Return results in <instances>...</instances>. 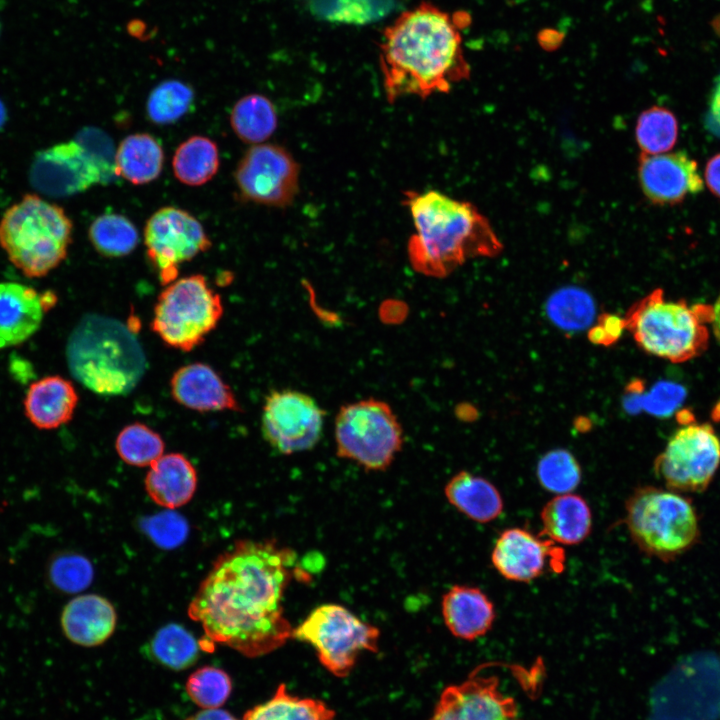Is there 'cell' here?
Here are the masks:
<instances>
[{"mask_svg": "<svg viewBox=\"0 0 720 720\" xmlns=\"http://www.w3.org/2000/svg\"><path fill=\"white\" fill-rule=\"evenodd\" d=\"M625 329L624 317L604 313L589 328L588 339L596 345L610 346L618 341Z\"/></svg>", "mask_w": 720, "mask_h": 720, "instance_id": "cell-44", "label": "cell"}, {"mask_svg": "<svg viewBox=\"0 0 720 720\" xmlns=\"http://www.w3.org/2000/svg\"><path fill=\"white\" fill-rule=\"evenodd\" d=\"M164 151L159 141L148 133L126 136L115 152V173L134 185L147 184L160 175Z\"/></svg>", "mask_w": 720, "mask_h": 720, "instance_id": "cell-27", "label": "cell"}, {"mask_svg": "<svg viewBox=\"0 0 720 720\" xmlns=\"http://www.w3.org/2000/svg\"><path fill=\"white\" fill-rule=\"evenodd\" d=\"M542 533L559 545L582 543L592 530V512L578 494L555 495L541 509Z\"/></svg>", "mask_w": 720, "mask_h": 720, "instance_id": "cell-25", "label": "cell"}, {"mask_svg": "<svg viewBox=\"0 0 720 720\" xmlns=\"http://www.w3.org/2000/svg\"><path fill=\"white\" fill-rule=\"evenodd\" d=\"M75 140L95 158L109 182L115 173V152L110 138L97 128L82 129Z\"/></svg>", "mask_w": 720, "mask_h": 720, "instance_id": "cell-43", "label": "cell"}, {"mask_svg": "<svg viewBox=\"0 0 720 720\" xmlns=\"http://www.w3.org/2000/svg\"><path fill=\"white\" fill-rule=\"evenodd\" d=\"M704 125L711 134L720 138V74L714 82L709 97Z\"/></svg>", "mask_w": 720, "mask_h": 720, "instance_id": "cell-45", "label": "cell"}, {"mask_svg": "<svg viewBox=\"0 0 720 720\" xmlns=\"http://www.w3.org/2000/svg\"><path fill=\"white\" fill-rule=\"evenodd\" d=\"M187 720H238L228 711L214 708V709H203L202 711L191 716Z\"/></svg>", "mask_w": 720, "mask_h": 720, "instance_id": "cell-48", "label": "cell"}, {"mask_svg": "<svg viewBox=\"0 0 720 720\" xmlns=\"http://www.w3.org/2000/svg\"><path fill=\"white\" fill-rule=\"evenodd\" d=\"M644 383L640 379H634L625 389L623 407L629 414H638L641 411V399L644 393Z\"/></svg>", "mask_w": 720, "mask_h": 720, "instance_id": "cell-46", "label": "cell"}, {"mask_svg": "<svg viewBox=\"0 0 720 720\" xmlns=\"http://www.w3.org/2000/svg\"><path fill=\"white\" fill-rule=\"evenodd\" d=\"M46 311L42 295L32 287L0 283V349L30 338L39 329Z\"/></svg>", "mask_w": 720, "mask_h": 720, "instance_id": "cell-21", "label": "cell"}, {"mask_svg": "<svg viewBox=\"0 0 720 720\" xmlns=\"http://www.w3.org/2000/svg\"><path fill=\"white\" fill-rule=\"evenodd\" d=\"M48 581L57 591L75 594L87 589L94 577L89 559L75 552L55 555L48 564Z\"/></svg>", "mask_w": 720, "mask_h": 720, "instance_id": "cell-39", "label": "cell"}, {"mask_svg": "<svg viewBox=\"0 0 720 720\" xmlns=\"http://www.w3.org/2000/svg\"><path fill=\"white\" fill-rule=\"evenodd\" d=\"M117 613L112 603L97 594H82L63 608L60 624L66 638L83 647L103 644L114 633Z\"/></svg>", "mask_w": 720, "mask_h": 720, "instance_id": "cell-20", "label": "cell"}, {"mask_svg": "<svg viewBox=\"0 0 720 720\" xmlns=\"http://www.w3.org/2000/svg\"><path fill=\"white\" fill-rule=\"evenodd\" d=\"M143 527L152 541L165 549L182 544L189 530L186 520L169 509L147 519Z\"/></svg>", "mask_w": 720, "mask_h": 720, "instance_id": "cell-41", "label": "cell"}, {"mask_svg": "<svg viewBox=\"0 0 720 720\" xmlns=\"http://www.w3.org/2000/svg\"><path fill=\"white\" fill-rule=\"evenodd\" d=\"M448 502L469 519L489 523L503 512L501 493L486 478L469 471H460L444 487Z\"/></svg>", "mask_w": 720, "mask_h": 720, "instance_id": "cell-26", "label": "cell"}, {"mask_svg": "<svg viewBox=\"0 0 720 720\" xmlns=\"http://www.w3.org/2000/svg\"><path fill=\"white\" fill-rule=\"evenodd\" d=\"M380 631L339 604H322L293 629L292 638L311 645L333 675L346 677L363 651L376 652Z\"/></svg>", "mask_w": 720, "mask_h": 720, "instance_id": "cell-10", "label": "cell"}, {"mask_svg": "<svg viewBox=\"0 0 720 720\" xmlns=\"http://www.w3.org/2000/svg\"><path fill=\"white\" fill-rule=\"evenodd\" d=\"M393 0H309L320 17L334 22L364 24L379 19Z\"/></svg>", "mask_w": 720, "mask_h": 720, "instance_id": "cell-38", "label": "cell"}, {"mask_svg": "<svg viewBox=\"0 0 720 720\" xmlns=\"http://www.w3.org/2000/svg\"><path fill=\"white\" fill-rule=\"evenodd\" d=\"M149 467L145 490L156 504L174 510L192 499L197 488V472L183 454H163Z\"/></svg>", "mask_w": 720, "mask_h": 720, "instance_id": "cell-24", "label": "cell"}, {"mask_svg": "<svg viewBox=\"0 0 720 720\" xmlns=\"http://www.w3.org/2000/svg\"><path fill=\"white\" fill-rule=\"evenodd\" d=\"M711 323H712L714 335H715L716 339L718 340V342L720 343V295L717 298V300L714 304V307H712Z\"/></svg>", "mask_w": 720, "mask_h": 720, "instance_id": "cell-49", "label": "cell"}, {"mask_svg": "<svg viewBox=\"0 0 720 720\" xmlns=\"http://www.w3.org/2000/svg\"><path fill=\"white\" fill-rule=\"evenodd\" d=\"M296 554L274 540L242 539L219 555L188 606L207 641L259 657L292 638L283 596Z\"/></svg>", "mask_w": 720, "mask_h": 720, "instance_id": "cell-1", "label": "cell"}, {"mask_svg": "<svg viewBox=\"0 0 720 720\" xmlns=\"http://www.w3.org/2000/svg\"><path fill=\"white\" fill-rule=\"evenodd\" d=\"M335 711L321 700L299 698L280 684L266 702L249 709L243 720H333Z\"/></svg>", "mask_w": 720, "mask_h": 720, "instance_id": "cell-30", "label": "cell"}, {"mask_svg": "<svg viewBox=\"0 0 720 720\" xmlns=\"http://www.w3.org/2000/svg\"><path fill=\"white\" fill-rule=\"evenodd\" d=\"M545 311L550 321L566 332L590 328L596 317L593 297L576 286H566L554 291L546 301Z\"/></svg>", "mask_w": 720, "mask_h": 720, "instance_id": "cell-31", "label": "cell"}, {"mask_svg": "<svg viewBox=\"0 0 720 720\" xmlns=\"http://www.w3.org/2000/svg\"><path fill=\"white\" fill-rule=\"evenodd\" d=\"M720 467V438L708 423L680 427L655 458L654 472L666 488L704 492Z\"/></svg>", "mask_w": 720, "mask_h": 720, "instance_id": "cell-11", "label": "cell"}, {"mask_svg": "<svg viewBox=\"0 0 720 720\" xmlns=\"http://www.w3.org/2000/svg\"><path fill=\"white\" fill-rule=\"evenodd\" d=\"M147 257L162 284L176 280L179 266L211 247L202 224L189 212L166 206L155 211L144 229Z\"/></svg>", "mask_w": 720, "mask_h": 720, "instance_id": "cell-14", "label": "cell"}, {"mask_svg": "<svg viewBox=\"0 0 720 720\" xmlns=\"http://www.w3.org/2000/svg\"><path fill=\"white\" fill-rule=\"evenodd\" d=\"M175 177L188 186H201L210 181L219 169L217 144L208 137L195 135L182 142L173 155Z\"/></svg>", "mask_w": 720, "mask_h": 720, "instance_id": "cell-28", "label": "cell"}, {"mask_svg": "<svg viewBox=\"0 0 720 720\" xmlns=\"http://www.w3.org/2000/svg\"><path fill=\"white\" fill-rule=\"evenodd\" d=\"M88 237L95 250L109 258L129 255L139 242L133 222L118 213H105L95 218L89 226Z\"/></svg>", "mask_w": 720, "mask_h": 720, "instance_id": "cell-32", "label": "cell"}, {"mask_svg": "<svg viewBox=\"0 0 720 720\" xmlns=\"http://www.w3.org/2000/svg\"><path fill=\"white\" fill-rule=\"evenodd\" d=\"M6 120H7V110L5 108L4 103L0 99V129L4 126Z\"/></svg>", "mask_w": 720, "mask_h": 720, "instance_id": "cell-50", "label": "cell"}, {"mask_svg": "<svg viewBox=\"0 0 720 720\" xmlns=\"http://www.w3.org/2000/svg\"><path fill=\"white\" fill-rule=\"evenodd\" d=\"M194 91L185 82L176 79L159 83L150 92L146 112L151 122L167 125L182 118L194 102Z\"/></svg>", "mask_w": 720, "mask_h": 720, "instance_id": "cell-35", "label": "cell"}, {"mask_svg": "<svg viewBox=\"0 0 720 720\" xmlns=\"http://www.w3.org/2000/svg\"><path fill=\"white\" fill-rule=\"evenodd\" d=\"M170 388L177 403L194 411L241 410L229 385L205 363L196 362L180 367L171 377Z\"/></svg>", "mask_w": 720, "mask_h": 720, "instance_id": "cell-19", "label": "cell"}, {"mask_svg": "<svg viewBox=\"0 0 720 720\" xmlns=\"http://www.w3.org/2000/svg\"><path fill=\"white\" fill-rule=\"evenodd\" d=\"M223 315L221 297L201 274L174 280L159 294L152 330L170 347L191 351L218 325Z\"/></svg>", "mask_w": 720, "mask_h": 720, "instance_id": "cell-9", "label": "cell"}, {"mask_svg": "<svg viewBox=\"0 0 720 720\" xmlns=\"http://www.w3.org/2000/svg\"><path fill=\"white\" fill-rule=\"evenodd\" d=\"M23 403L26 417L35 427L51 430L71 420L78 395L69 380L51 375L30 384Z\"/></svg>", "mask_w": 720, "mask_h": 720, "instance_id": "cell-23", "label": "cell"}, {"mask_svg": "<svg viewBox=\"0 0 720 720\" xmlns=\"http://www.w3.org/2000/svg\"><path fill=\"white\" fill-rule=\"evenodd\" d=\"M31 185L51 197H67L109 180L95 158L75 139L39 151L30 168Z\"/></svg>", "mask_w": 720, "mask_h": 720, "instance_id": "cell-15", "label": "cell"}, {"mask_svg": "<svg viewBox=\"0 0 720 720\" xmlns=\"http://www.w3.org/2000/svg\"><path fill=\"white\" fill-rule=\"evenodd\" d=\"M200 649L195 637L186 628L175 623L160 628L150 643L154 659L176 671L191 667L198 660Z\"/></svg>", "mask_w": 720, "mask_h": 720, "instance_id": "cell-33", "label": "cell"}, {"mask_svg": "<svg viewBox=\"0 0 720 720\" xmlns=\"http://www.w3.org/2000/svg\"><path fill=\"white\" fill-rule=\"evenodd\" d=\"M73 224L65 210L37 194H26L0 220V246L25 276L39 278L67 256Z\"/></svg>", "mask_w": 720, "mask_h": 720, "instance_id": "cell-5", "label": "cell"}, {"mask_svg": "<svg viewBox=\"0 0 720 720\" xmlns=\"http://www.w3.org/2000/svg\"><path fill=\"white\" fill-rule=\"evenodd\" d=\"M336 452L366 470L387 469L404 442L402 426L391 406L368 398L342 406L335 418Z\"/></svg>", "mask_w": 720, "mask_h": 720, "instance_id": "cell-8", "label": "cell"}, {"mask_svg": "<svg viewBox=\"0 0 720 720\" xmlns=\"http://www.w3.org/2000/svg\"><path fill=\"white\" fill-rule=\"evenodd\" d=\"M464 13L451 15L432 3L422 2L401 13L383 31L379 65L388 102L404 96L426 99L447 93L468 79L460 29Z\"/></svg>", "mask_w": 720, "mask_h": 720, "instance_id": "cell-2", "label": "cell"}, {"mask_svg": "<svg viewBox=\"0 0 720 720\" xmlns=\"http://www.w3.org/2000/svg\"><path fill=\"white\" fill-rule=\"evenodd\" d=\"M491 562L505 579L527 583L548 571L561 572L565 553L548 538H541L528 529L511 527L498 536Z\"/></svg>", "mask_w": 720, "mask_h": 720, "instance_id": "cell-16", "label": "cell"}, {"mask_svg": "<svg viewBox=\"0 0 720 720\" xmlns=\"http://www.w3.org/2000/svg\"><path fill=\"white\" fill-rule=\"evenodd\" d=\"M414 233L407 245L412 268L442 278L468 259L498 255L503 245L488 219L471 203L436 190L404 192Z\"/></svg>", "mask_w": 720, "mask_h": 720, "instance_id": "cell-3", "label": "cell"}, {"mask_svg": "<svg viewBox=\"0 0 720 720\" xmlns=\"http://www.w3.org/2000/svg\"><path fill=\"white\" fill-rule=\"evenodd\" d=\"M686 389L672 381H659L641 399V411L656 417L671 416L684 402Z\"/></svg>", "mask_w": 720, "mask_h": 720, "instance_id": "cell-42", "label": "cell"}, {"mask_svg": "<svg viewBox=\"0 0 720 720\" xmlns=\"http://www.w3.org/2000/svg\"><path fill=\"white\" fill-rule=\"evenodd\" d=\"M626 329L648 354L682 363L700 356L708 348L707 323L712 307L688 306L683 300H667L655 289L634 303L625 317Z\"/></svg>", "mask_w": 720, "mask_h": 720, "instance_id": "cell-7", "label": "cell"}, {"mask_svg": "<svg viewBox=\"0 0 720 720\" xmlns=\"http://www.w3.org/2000/svg\"><path fill=\"white\" fill-rule=\"evenodd\" d=\"M119 457L127 464L136 467L150 466L164 453L162 437L143 423L125 426L115 441Z\"/></svg>", "mask_w": 720, "mask_h": 720, "instance_id": "cell-37", "label": "cell"}, {"mask_svg": "<svg viewBox=\"0 0 720 720\" xmlns=\"http://www.w3.org/2000/svg\"><path fill=\"white\" fill-rule=\"evenodd\" d=\"M445 625L457 638L472 641L485 635L493 626L496 613L493 602L478 587L454 585L441 601Z\"/></svg>", "mask_w": 720, "mask_h": 720, "instance_id": "cell-22", "label": "cell"}, {"mask_svg": "<svg viewBox=\"0 0 720 720\" xmlns=\"http://www.w3.org/2000/svg\"><path fill=\"white\" fill-rule=\"evenodd\" d=\"M186 692L190 699L202 709L219 708L230 697L231 678L222 669L204 666L188 677Z\"/></svg>", "mask_w": 720, "mask_h": 720, "instance_id": "cell-40", "label": "cell"}, {"mask_svg": "<svg viewBox=\"0 0 720 720\" xmlns=\"http://www.w3.org/2000/svg\"><path fill=\"white\" fill-rule=\"evenodd\" d=\"M536 476L543 489L555 495L572 493L580 484L582 469L575 456L564 448L546 452L538 461Z\"/></svg>", "mask_w": 720, "mask_h": 720, "instance_id": "cell-36", "label": "cell"}, {"mask_svg": "<svg viewBox=\"0 0 720 720\" xmlns=\"http://www.w3.org/2000/svg\"><path fill=\"white\" fill-rule=\"evenodd\" d=\"M73 378L102 396L130 393L142 380L147 360L132 330L121 321L96 313L84 315L65 348Z\"/></svg>", "mask_w": 720, "mask_h": 720, "instance_id": "cell-4", "label": "cell"}, {"mask_svg": "<svg viewBox=\"0 0 720 720\" xmlns=\"http://www.w3.org/2000/svg\"><path fill=\"white\" fill-rule=\"evenodd\" d=\"M638 178L643 194L655 205H675L703 189L697 162L686 152L641 153Z\"/></svg>", "mask_w": 720, "mask_h": 720, "instance_id": "cell-17", "label": "cell"}, {"mask_svg": "<svg viewBox=\"0 0 720 720\" xmlns=\"http://www.w3.org/2000/svg\"><path fill=\"white\" fill-rule=\"evenodd\" d=\"M234 179L241 199L284 208L294 202L299 192L300 166L283 146L260 143L243 154Z\"/></svg>", "mask_w": 720, "mask_h": 720, "instance_id": "cell-12", "label": "cell"}, {"mask_svg": "<svg viewBox=\"0 0 720 720\" xmlns=\"http://www.w3.org/2000/svg\"><path fill=\"white\" fill-rule=\"evenodd\" d=\"M704 177L711 193L720 199V153L709 159L705 167Z\"/></svg>", "mask_w": 720, "mask_h": 720, "instance_id": "cell-47", "label": "cell"}, {"mask_svg": "<svg viewBox=\"0 0 720 720\" xmlns=\"http://www.w3.org/2000/svg\"><path fill=\"white\" fill-rule=\"evenodd\" d=\"M624 523L632 542L649 557L671 562L700 539V521L691 498L669 488L642 485L625 502Z\"/></svg>", "mask_w": 720, "mask_h": 720, "instance_id": "cell-6", "label": "cell"}, {"mask_svg": "<svg viewBox=\"0 0 720 720\" xmlns=\"http://www.w3.org/2000/svg\"><path fill=\"white\" fill-rule=\"evenodd\" d=\"M230 124L240 140L248 144H260L277 129V111L266 96L248 94L234 104Z\"/></svg>", "mask_w": 720, "mask_h": 720, "instance_id": "cell-29", "label": "cell"}, {"mask_svg": "<svg viewBox=\"0 0 720 720\" xmlns=\"http://www.w3.org/2000/svg\"><path fill=\"white\" fill-rule=\"evenodd\" d=\"M325 411L309 394L293 389L271 391L265 398L261 432L284 455L312 449L320 440Z\"/></svg>", "mask_w": 720, "mask_h": 720, "instance_id": "cell-13", "label": "cell"}, {"mask_svg": "<svg viewBox=\"0 0 720 720\" xmlns=\"http://www.w3.org/2000/svg\"><path fill=\"white\" fill-rule=\"evenodd\" d=\"M430 720H519L513 699L504 696L498 680L473 674L441 694Z\"/></svg>", "mask_w": 720, "mask_h": 720, "instance_id": "cell-18", "label": "cell"}, {"mask_svg": "<svg viewBox=\"0 0 720 720\" xmlns=\"http://www.w3.org/2000/svg\"><path fill=\"white\" fill-rule=\"evenodd\" d=\"M635 137L641 152L649 155L667 153L676 144L678 121L673 112L652 106L638 117Z\"/></svg>", "mask_w": 720, "mask_h": 720, "instance_id": "cell-34", "label": "cell"}]
</instances>
